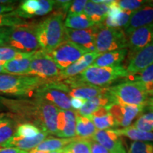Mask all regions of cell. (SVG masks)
Returning <instances> with one entry per match:
<instances>
[{
  "mask_svg": "<svg viewBox=\"0 0 153 153\" xmlns=\"http://www.w3.org/2000/svg\"><path fill=\"white\" fill-rule=\"evenodd\" d=\"M106 108L114 117L116 126L124 128L128 127L134 118L142 114L145 107L111 103Z\"/></svg>",
  "mask_w": 153,
  "mask_h": 153,
  "instance_id": "cell-11",
  "label": "cell"
},
{
  "mask_svg": "<svg viewBox=\"0 0 153 153\" xmlns=\"http://www.w3.org/2000/svg\"><path fill=\"white\" fill-rule=\"evenodd\" d=\"M41 132V130L33 124L23 123L18 124L14 135L16 137L31 138L37 136Z\"/></svg>",
  "mask_w": 153,
  "mask_h": 153,
  "instance_id": "cell-36",
  "label": "cell"
},
{
  "mask_svg": "<svg viewBox=\"0 0 153 153\" xmlns=\"http://www.w3.org/2000/svg\"><path fill=\"white\" fill-rule=\"evenodd\" d=\"M63 150L65 153H91V141L81 137H75Z\"/></svg>",
  "mask_w": 153,
  "mask_h": 153,
  "instance_id": "cell-35",
  "label": "cell"
},
{
  "mask_svg": "<svg viewBox=\"0 0 153 153\" xmlns=\"http://www.w3.org/2000/svg\"><path fill=\"white\" fill-rule=\"evenodd\" d=\"M133 11L122 10L118 7L116 1L114 0L109 5L108 14L102 25L109 28H120L124 27L128 22Z\"/></svg>",
  "mask_w": 153,
  "mask_h": 153,
  "instance_id": "cell-20",
  "label": "cell"
},
{
  "mask_svg": "<svg viewBox=\"0 0 153 153\" xmlns=\"http://www.w3.org/2000/svg\"><path fill=\"white\" fill-rule=\"evenodd\" d=\"M120 136H125L134 141L153 142V132H144L128 126L121 129H115Z\"/></svg>",
  "mask_w": 153,
  "mask_h": 153,
  "instance_id": "cell-31",
  "label": "cell"
},
{
  "mask_svg": "<svg viewBox=\"0 0 153 153\" xmlns=\"http://www.w3.org/2000/svg\"><path fill=\"white\" fill-rule=\"evenodd\" d=\"M112 1L113 0L87 1V4L84 9L83 14L90 19L94 24H102L106 18L109 5L112 3Z\"/></svg>",
  "mask_w": 153,
  "mask_h": 153,
  "instance_id": "cell-19",
  "label": "cell"
},
{
  "mask_svg": "<svg viewBox=\"0 0 153 153\" xmlns=\"http://www.w3.org/2000/svg\"><path fill=\"white\" fill-rule=\"evenodd\" d=\"M145 86H146L147 89H148L149 95H151L152 97L153 96V82L150 84H147V85H145Z\"/></svg>",
  "mask_w": 153,
  "mask_h": 153,
  "instance_id": "cell-47",
  "label": "cell"
},
{
  "mask_svg": "<svg viewBox=\"0 0 153 153\" xmlns=\"http://www.w3.org/2000/svg\"><path fill=\"white\" fill-rule=\"evenodd\" d=\"M76 111L60 109L57 114L56 136L61 138H72L76 135Z\"/></svg>",
  "mask_w": 153,
  "mask_h": 153,
  "instance_id": "cell-16",
  "label": "cell"
},
{
  "mask_svg": "<svg viewBox=\"0 0 153 153\" xmlns=\"http://www.w3.org/2000/svg\"><path fill=\"white\" fill-rule=\"evenodd\" d=\"M36 25L28 22L13 27H3L5 46L24 53L36 52L41 49L36 36Z\"/></svg>",
  "mask_w": 153,
  "mask_h": 153,
  "instance_id": "cell-4",
  "label": "cell"
},
{
  "mask_svg": "<svg viewBox=\"0 0 153 153\" xmlns=\"http://www.w3.org/2000/svg\"><path fill=\"white\" fill-rule=\"evenodd\" d=\"M128 153H130V152H129V151H128Z\"/></svg>",
  "mask_w": 153,
  "mask_h": 153,
  "instance_id": "cell-54",
  "label": "cell"
},
{
  "mask_svg": "<svg viewBox=\"0 0 153 153\" xmlns=\"http://www.w3.org/2000/svg\"><path fill=\"white\" fill-rule=\"evenodd\" d=\"M5 109L17 123H28L41 131L56 135L59 108L46 101L34 98L9 99L3 97Z\"/></svg>",
  "mask_w": 153,
  "mask_h": 153,
  "instance_id": "cell-1",
  "label": "cell"
},
{
  "mask_svg": "<svg viewBox=\"0 0 153 153\" xmlns=\"http://www.w3.org/2000/svg\"><path fill=\"white\" fill-rule=\"evenodd\" d=\"M4 114H5V113H1V114H0V120H1V118L4 117Z\"/></svg>",
  "mask_w": 153,
  "mask_h": 153,
  "instance_id": "cell-53",
  "label": "cell"
},
{
  "mask_svg": "<svg viewBox=\"0 0 153 153\" xmlns=\"http://www.w3.org/2000/svg\"><path fill=\"white\" fill-rule=\"evenodd\" d=\"M101 54L97 52H89L84 55L81 58H79L77 61L72 64L65 70H61L60 76L57 82L62 81V80L71 79L74 76H77L78 74L84 72L86 69L90 67L93 62H94L96 59Z\"/></svg>",
  "mask_w": 153,
  "mask_h": 153,
  "instance_id": "cell-18",
  "label": "cell"
},
{
  "mask_svg": "<svg viewBox=\"0 0 153 153\" xmlns=\"http://www.w3.org/2000/svg\"><path fill=\"white\" fill-rule=\"evenodd\" d=\"M36 99L46 101L62 110H72L70 97L63 91L61 82H50L45 83L36 89L33 94Z\"/></svg>",
  "mask_w": 153,
  "mask_h": 153,
  "instance_id": "cell-9",
  "label": "cell"
},
{
  "mask_svg": "<svg viewBox=\"0 0 153 153\" xmlns=\"http://www.w3.org/2000/svg\"><path fill=\"white\" fill-rule=\"evenodd\" d=\"M128 77V74L123 66L100 68L91 65L73 78L88 85L107 87V86L114 83L118 79Z\"/></svg>",
  "mask_w": 153,
  "mask_h": 153,
  "instance_id": "cell-6",
  "label": "cell"
},
{
  "mask_svg": "<svg viewBox=\"0 0 153 153\" xmlns=\"http://www.w3.org/2000/svg\"><path fill=\"white\" fill-rule=\"evenodd\" d=\"M86 101L87 100H84L82 99L70 98V105H71L72 110L75 111H79L84 106Z\"/></svg>",
  "mask_w": 153,
  "mask_h": 153,
  "instance_id": "cell-43",
  "label": "cell"
},
{
  "mask_svg": "<svg viewBox=\"0 0 153 153\" xmlns=\"http://www.w3.org/2000/svg\"><path fill=\"white\" fill-rule=\"evenodd\" d=\"M28 153H45V152H38V151H35L33 150H30V152H28Z\"/></svg>",
  "mask_w": 153,
  "mask_h": 153,
  "instance_id": "cell-52",
  "label": "cell"
},
{
  "mask_svg": "<svg viewBox=\"0 0 153 153\" xmlns=\"http://www.w3.org/2000/svg\"><path fill=\"white\" fill-rule=\"evenodd\" d=\"M15 4H0V27H13L28 22L16 12Z\"/></svg>",
  "mask_w": 153,
  "mask_h": 153,
  "instance_id": "cell-22",
  "label": "cell"
},
{
  "mask_svg": "<svg viewBox=\"0 0 153 153\" xmlns=\"http://www.w3.org/2000/svg\"><path fill=\"white\" fill-rule=\"evenodd\" d=\"M18 123L11 117L9 113H5L0 120V148L14 136Z\"/></svg>",
  "mask_w": 153,
  "mask_h": 153,
  "instance_id": "cell-29",
  "label": "cell"
},
{
  "mask_svg": "<svg viewBox=\"0 0 153 153\" xmlns=\"http://www.w3.org/2000/svg\"><path fill=\"white\" fill-rule=\"evenodd\" d=\"M61 70L54 61L42 50L34 53L26 75L34 76L48 82H57Z\"/></svg>",
  "mask_w": 153,
  "mask_h": 153,
  "instance_id": "cell-8",
  "label": "cell"
},
{
  "mask_svg": "<svg viewBox=\"0 0 153 153\" xmlns=\"http://www.w3.org/2000/svg\"><path fill=\"white\" fill-rule=\"evenodd\" d=\"M96 51L101 53L127 48L128 36L121 28L97 25L94 38Z\"/></svg>",
  "mask_w": 153,
  "mask_h": 153,
  "instance_id": "cell-7",
  "label": "cell"
},
{
  "mask_svg": "<svg viewBox=\"0 0 153 153\" xmlns=\"http://www.w3.org/2000/svg\"><path fill=\"white\" fill-rule=\"evenodd\" d=\"M47 82H50L34 76L0 74V93L17 97H29Z\"/></svg>",
  "mask_w": 153,
  "mask_h": 153,
  "instance_id": "cell-5",
  "label": "cell"
},
{
  "mask_svg": "<svg viewBox=\"0 0 153 153\" xmlns=\"http://www.w3.org/2000/svg\"><path fill=\"white\" fill-rule=\"evenodd\" d=\"M153 41V22L135 30L128 37V53L131 59L143 48Z\"/></svg>",
  "mask_w": 153,
  "mask_h": 153,
  "instance_id": "cell-12",
  "label": "cell"
},
{
  "mask_svg": "<svg viewBox=\"0 0 153 153\" xmlns=\"http://www.w3.org/2000/svg\"><path fill=\"white\" fill-rule=\"evenodd\" d=\"M39 9V0H25L16 9V12L19 17L27 19L36 16Z\"/></svg>",
  "mask_w": 153,
  "mask_h": 153,
  "instance_id": "cell-32",
  "label": "cell"
},
{
  "mask_svg": "<svg viewBox=\"0 0 153 153\" xmlns=\"http://www.w3.org/2000/svg\"><path fill=\"white\" fill-rule=\"evenodd\" d=\"M2 99H3V97L0 96V110L4 108V106L3 103H2Z\"/></svg>",
  "mask_w": 153,
  "mask_h": 153,
  "instance_id": "cell-49",
  "label": "cell"
},
{
  "mask_svg": "<svg viewBox=\"0 0 153 153\" xmlns=\"http://www.w3.org/2000/svg\"><path fill=\"white\" fill-rule=\"evenodd\" d=\"M128 55V49H120L102 53L96 59L91 66L100 67H116L120 66Z\"/></svg>",
  "mask_w": 153,
  "mask_h": 153,
  "instance_id": "cell-23",
  "label": "cell"
},
{
  "mask_svg": "<svg viewBox=\"0 0 153 153\" xmlns=\"http://www.w3.org/2000/svg\"><path fill=\"white\" fill-rule=\"evenodd\" d=\"M153 22V4H148L133 11L128 24L123 27V31L128 37L135 30Z\"/></svg>",
  "mask_w": 153,
  "mask_h": 153,
  "instance_id": "cell-15",
  "label": "cell"
},
{
  "mask_svg": "<svg viewBox=\"0 0 153 153\" xmlns=\"http://www.w3.org/2000/svg\"><path fill=\"white\" fill-rule=\"evenodd\" d=\"M89 53L82 47L69 41H64L46 54L54 61L60 70H65Z\"/></svg>",
  "mask_w": 153,
  "mask_h": 153,
  "instance_id": "cell-10",
  "label": "cell"
},
{
  "mask_svg": "<svg viewBox=\"0 0 153 153\" xmlns=\"http://www.w3.org/2000/svg\"><path fill=\"white\" fill-rule=\"evenodd\" d=\"M153 64V41L136 53L130 60L126 71L128 77L142 72Z\"/></svg>",
  "mask_w": 153,
  "mask_h": 153,
  "instance_id": "cell-17",
  "label": "cell"
},
{
  "mask_svg": "<svg viewBox=\"0 0 153 153\" xmlns=\"http://www.w3.org/2000/svg\"><path fill=\"white\" fill-rule=\"evenodd\" d=\"M105 95L109 99L111 103L144 107L149 99L145 84L131 80L108 87Z\"/></svg>",
  "mask_w": 153,
  "mask_h": 153,
  "instance_id": "cell-3",
  "label": "cell"
},
{
  "mask_svg": "<svg viewBox=\"0 0 153 153\" xmlns=\"http://www.w3.org/2000/svg\"><path fill=\"white\" fill-rule=\"evenodd\" d=\"M75 137L72 138H61V137H50L45 138L41 143L33 149V150L45 153L55 152L65 148L70 143L74 140Z\"/></svg>",
  "mask_w": 153,
  "mask_h": 153,
  "instance_id": "cell-26",
  "label": "cell"
},
{
  "mask_svg": "<svg viewBox=\"0 0 153 153\" xmlns=\"http://www.w3.org/2000/svg\"><path fill=\"white\" fill-rule=\"evenodd\" d=\"M128 80L131 81H137L142 82V83L147 85L153 82V64L150 66L145 68L142 72H139L135 75L131 76L127 78Z\"/></svg>",
  "mask_w": 153,
  "mask_h": 153,
  "instance_id": "cell-37",
  "label": "cell"
},
{
  "mask_svg": "<svg viewBox=\"0 0 153 153\" xmlns=\"http://www.w3.org/2000/svg\"><path fill=\"white\" fill-rule=\"evenodd\" d=\"M91 153H108V151L102 145L95 141H91Z\"/></svg>",
  "mask_w": 153,
  "mask_h": 153,
  "instance_id": "cell-44",
  "label": "cell"
},
{
  "mask_svg": "<svg viewBox=\"0 0 153 153\" xmlns=\"http://www.w3.org/2000/svg\"><path fill=\"white\" fill-rule=\"evenodd\" d=\"M0 153H28V152L15 148H0Z\"/></svg>",
  "mask_w": 153,
  "mask_h": 153,
  "instance_id": "cell-45",
  "label": "cell"
},
{
  "mask_svg": "<svg viewBox=\"0 0 153 153\" xmlns=\"http://www.w3.org/2000/svg\"><path fill=\"white\" fill-rule=\"evenodd\" d=\"M33 55L27 57L15 59L6 62L3 65L6 74L13 75H26L30 68Z\"/></svg>",
  "mask_w": 153,
  "mask_h": 153,
  "instance_id": "cell-25",
  "label": "cell"
},
{
  "mask_svg": "<svg viewBox=\"0 0 153 153\" xmlns=\"http://www.w3.org/2000/svg\"><path fill=\"white\" fill-rule=\"evenodd\" d=\"M72 3V1H61V0L54 1V7H53V9L55 10L54 12L59 13L65 16L67 13H68Z\"/></svg>",
  "mask_w": 153,
  "mask_h": 153,
  "instance_id": "cell-42",
  "label": "cell"
},
{
  "mask_svg": "<svg viewBox=\"0 0 153 153\" xmlns=\"http://www.w3.org/2000/svg\"><path fill=\"white\" fill-rule=\"evenodd\" d=\"M110 104L109 99L106 95L99 96L86 101L84 106L76 112L82 116L90 117L94 113L98 111L101 107H105Z\"/></svg>",
  "mask_w": 153,
  "mask_h": 153,
  "instance_id": "cell-27",
  "label": "cell"
},
{
  "mask_svg": "<svg viewBox=\"0 0 153 153\" xmlns=\"http://www.w3.org/2000/svg\"><path fill=\"white\" fill-rule=\"evenodd\" d=\"M152 4H153V1H152Z\"/></svg>",
  "mask_w": 153,
  "mask_h": 153,
  "instance_id": "cell-55",
  "label": "cell"
},
{
  "mask_svg": "<svg viewBox=\"0 0 153 153\" xmlns=\"http://www.w3.org/2000/svg\"><path fill=\"white\" fill-rule=\"evenodd\" d=\"M89 118L92 120L94 125L98 131L117 128L114 117L108 111L106 106L101 107L98 111L94 113Z\"/></svg>",
  "mask_w": 153,
  "mask_h": 153,
  "instance_id": "cell-24",
  "label": "cell"
},
{
  "mask_svg": "<svg viewBox=\"0 0 153 153\" xmlns=\"http://www.w3.org/2000/svg\"><path fill=\"white\" fill-rule=\"evenodd\" d=\"M147 111L141 115L132 127L144 132H153V110L145 106Z\"/></svg>",
  "mask_w": 153,
  "mask_h": 153,
  "instance_id": "cell-34",
  "label": "cell"
},
{
  "mask_svg": "<svg viewBox=\"0 0 153 153\" xmlns=\"http://www.w3.org/2000/svg\"><path fill=\"white\" fill-rule=\"evenodd\" d=\"M149 1H150L143 0H120L116 1V4L122 10L135 11L148 4Z\"/></svg>",
  "mask_w": 153,
  "mask_h": 153,
  "instance_id": "cell-38",
  "label": "cell"
},
{
  "mask_svg": "<svg viewBox=\"0 0 153 153\" xmlns=\"http://www.w3.org/2000/svg\"><path fill=\"white\" fill-rule=\"evenodd\" d=\"M40 9L36 13V16H41L49 14L53 10L54 1L53 0H39Z\"/></svg>",
  "mask_w": 153,
  "mask_h": 153,
  "instance_id": "cell-41",
  "label": "cell"
},
{
  "mask_svg": "<svg viewBox=\"0 0 153 153\" xmlns=\"http://www.w3.org/2000/svg\"><path fill=\"white\" fill-rule=\"evenodd\" d=\"M36 52L24 53L8 46L0 47V65L3 66L7 62L15 59L31 56Z\"/></svg>",
  "mask_w": 153,
  "mask_h": 153,
  "instance_id": "cell-33",
  "label": "cell"
},
{
  "mask_svg": "<svg viewBox=\"0 0 153 153\" xmlns=\"http://www.w3.org/2000/svg\"><path fill=\"white\" fill-rule=\"evenodd\" d=\"M48 134L45 132L41 131L37 136L26 138V137H21L13 136L2 145L1 148H15L19 150L30 152V150L36 148L40 143L46 138Z\"/></svg>",
  "mask_w": 153,
  "mask_h": 153,
  "instance_id": "cell-21",
  "label": "cell"
},
{
  "mask_svg": "<svg viewBox=\"0 0 153 153\" xmlns=\"http://www.w3.org/2000/svg\"><path fill=\"white\" fill-rule=\"evenodd\" d=\"M48 153H65L63 149L60 150H57V151H55V152H48Z\"/></svg>",
  "mask_w": 153,
  "mask_h": 153,
  "instance_id": "cell-51",
  "label": "cell"
},
{
  "mask_svg": "<svg viewBox=\"0 0 153 153\" xmlns=\"http://www.w3.org/2000/svg\"><path fill=\"white\" fill-rule=\"evenodd\" d=\"M64 15L53 12L36 25V36L41 50L48 53L65 41Z\"/></svg>",
  "mask_w": 153,
  "mask_h": 153,
  "instance_id": "cell-2",
  "label": "cell"
},
{
  "mask_svg": "<svg viewBox=\"0 0 153 153\" xmlns=\"http://www.w3.org/2000/svg\"><path fill=\"white\" fill-rule=\"evenodd\" d=\"M87 0H76L72 1L68 11V15H79L83 14L84 9L87 4Z\"/></svg>",
  "mask_w": 153,
  "mask_h": 153,
  "instance_id": "cell-40",
  "label": "cell"
},
{
  "mask_svg": "<svg viewBox=\"0 0 153 153\" xmlns=\"http://www.w3.org/2000/svg\"><path fill=\"white\" fill-rule=\"evenodd\" d=\"M97 131L90 118L80 116L76 112V135L81 138L91 139Z\"/></svg>",
  "mask_w": 153,
  "mask_h": 153,
  "instance_id": "cell-28",
  "label": "cell"
},
{
  "mask_svg": "<svg viewBox=\"0 0 153 153\" xmlns=\"http://www.w3.org/2000/svg\"><path fill=\"white\" fill-rule=\"evenodd\" d=\"M130 153H153V142L134 141L131 143Z\"/></svg>",
  "mask_w": 153,
  "mask_h": 153,
  "instance_id": "cell-39",
  "label": "cell"
},
{
  "mask_svg": "<svg viewBox=\"0 0 153 153\" xmlns=\"http://www.w3.org/2000/svg\"><path fill=\"white\" fill-rule=\"evenodd\" d=\"M65 27L74 30H84L90 28L96 24L84 14L68 15L64 22Z\"/></svg>",
  "mask_w": 153,
  "mask_h": 153,
  "instance_id": "cell-30",
  "label": "cell"
},
{
  "mask_svg": "<svg viewBox=\"0 0 153 153\" xmlns=\"http://www.w3.org/2000/svg\"><path fill=\"white\" fill-rule=\"evenodd\" d=\"M0 74H6L4 69L3 66L1 65H0Z\"/></svg>",
  "mask_w": 153,
  "mask_h": 153,
  "instance_id": "cell-50",
  "label": "cell"
},
{
  "mask_svg": "<svg viewBox=\"0 0 153 153\" xmlns=\"http://www.w3.org/2000/svg\"><path fill=\"white\" fill-rule=\"evenodd\" d=\"M146 107H148V108H150L151 109L153 110V96L152 97H151L150 98L148 99V102H147V104Z\"/></svg>",
  "mask_w": 153,
  "mask_h": 153,
  "instance_id": "cell-48",
  "label": "cell"
},
{
  "mask_svg": "<svg viewBox=\"0 0 153 153\" xmlns=\"http://www.w3.org/2000/svg\"><path fill=\"white\" fill-rule=\"evenodd\" d=\"M97 25L88 29L74 30L65 28V41H69L82 47L88 52L96 51L94 38Z\"/></svg>",
  "mask_w": 153,
  "mask_h": 153,
  "instance_id": "cell-13",
  "label": "cell"
},
{
  "mask_svg": "<svg viewBox=\"0 0 153 153\" xmlns=\"http://www.w3.org/2000/svg\"><path fill=\"white\" fill-rule=\"evenodd\" d=\"M120 137L115 129H108L97 131L92 138L106 148L108 153H127Z\"/></svg>",
  "mask_w": 153,
  "mask_h": 153,
  "instance_id": "cell-14",
  "label": "cell"
},
{
  "mask_svg": "<svg viewBox=\"0 0 153 153\" xmlns=\"http://www.w3.org/2000/svg\"><path fill=\"white\" fill-rule=\"evenodd\" d=\"M5 46L4 44V33L3 27H0V47Z\"/></svg>",
  "mask_w": 153,
  "mask_h": 153,
  "instance_id": "cell-46",
  "label": "cell"
}]
</instances>
